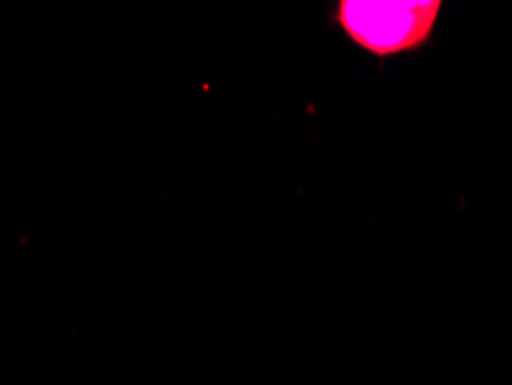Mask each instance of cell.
<instances>
[{
  "instance_id": "1",
  "label": "cell",
  "mask_w": 512,
  "mask_h": 385,
  "mask_svg": "<svg viewBox=\"0 0 512 385\" xmlns=\"http://www.w3.org/2000/svg\"><path fill=\"white\" fill-rule=\"evenodd\" d=\"M441 7L439 0H342L335 21L356 47L390 58L425 47Z\"/></svg>"
}]
</instances>
